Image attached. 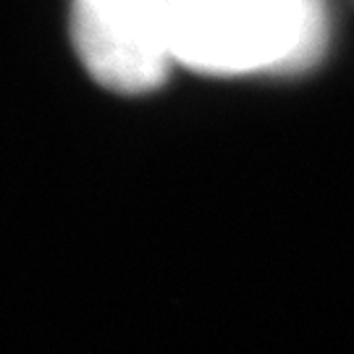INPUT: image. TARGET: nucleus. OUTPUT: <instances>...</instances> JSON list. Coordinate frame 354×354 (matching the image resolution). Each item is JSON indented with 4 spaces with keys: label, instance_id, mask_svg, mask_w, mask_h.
<instances>
[{
    "label": "nucleus",
    "instance_id": "nucleus-1",
    "mask_svg": "<svg viewBox=\"0 0 354 354\" xmlns=\"http://www.w3.org/2000/svg\"><path fill=\"white\" fill-rule=\"evenodd\" d=\"M323 0H171L168 39L200 74L299 71L326 48Z\"/></svg>",
    "mask_w": 354,
    "mask_h": 354
},
{
    "label": "nucleus",
    "instance_id": "nucleus-2",
    "mask_svg": "<svg viewBox=\"0 0 354 354\" xmlns=\"http://www.w3.org/2000/svg\"><path fill=\"white\" fill-rule=\"evenodd\" d=\"M171 0H74L71 39L89 76L118 95L163 84L174 61L168 39Z\"/></svg>",
    "mask_w": 354,
    "mask_h": 354
}]
</instances>
